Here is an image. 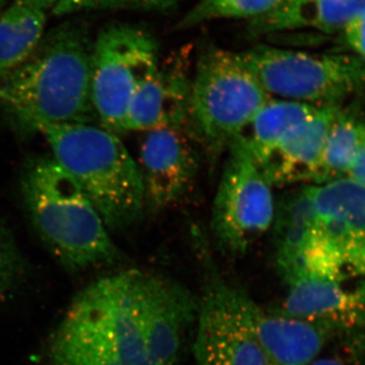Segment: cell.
I'll list each match as a JSON object with an SVG mask.
<instances>
[{"instance_id":"cell-22","label":"cell","mask_w":365,"mask_h":365,"mask_svg":"<svg viewBox=\"0 0 365 365\" xmlns=\"http://www.w3.org/2000/svg\"><path fill=\"white\" fill-rule=\"evenodd\" d=\"M287 0H200L179 23L189 29L205 21L220 19L261 18L279 9Z\"/></svg>"},{"instance_id":"cell-2","label":"cell","mask_w":365,"mask_h":365,"mask_svg":"<svg viewBox=\"0 0 365 365\" xmlns=\"http://www.w3.org/2000/svg\"><path fill=\"white\" fill-rule=\"evenodd\" d=\"M135 270L101 278L79 292L49 348V365H155L144 342Z\"/></svg>"},{"instance_id":"cell-26","label":"cell","mask_w":365,"mask_h":365,"mask_svg":"<svg viewBox=\"0 0 365 365\" xmlns=\"http://www.w3.org/2000/svg\"><path fill=\"white\" fill-rule=\"evenodd\" d=\"M365 188V141L347 177Z\"/></svg>"},{"instance_id":"cell-8","label":"cell","mask_w":365,"mask_h":365,"mask_svg":"<svg viewBox=\"0 0 365 365\" xmlns=\"http://www.w3.org/2000/svg\"><path fill=\"white\" fill-rule=\"evenodd\" d=\"M212 211L215 241L232 255H242L272 225V185L241 139L227 151Z\"/></svg>"},{"instance_id":"cell-25","label":"cell","mask_w":365,"mask_h":365,"mask_svg":"<svg viewBox=\"0 0 365 365\" xmlns=\"http://www.w3.org/2000/svg\"><path fill=\"white\" fill-rule=\"evenodd\" d=\"M341 35L351 54L365 61V11L353 18Z\"/></svg>"},{"instance_id":"cell-20","label":"cell","mask_w":365,"mask_h":365,"mask_svg":"<svg viewBox=\"0 0 365 365\" xmlns=\"http://www.w3.org/2000/svg\"><path fill=\"white\" fill-rule=\"evenodd\" d=\"M319 108L271 98L255 115L239 138L261 165L288 132L314 114Z\"/></svg>"},{"instance_id":"cell-5","label":"cell","mask_w":365,"mask_h":365,"mask_svg":"<svg viewBox=\"0 0 365 365\" xmlns=\"http://www.w3.org/2000/svg\"><path fill=\"white\" fill-rule=\"evenodd\" d=\"M270 98L239 53L209 47L192 76L190 131L211 158L217 157Z\"/></svg>"},{"instance_id":"cell-29","label":"cell","mask_w":365,"mask_h":365,"mask_svg":"<svg viewBox=\"0 0 365 365\" xmlns=\"http://www.w3.org/2000/svg\"><path fill=\"white\" fill-rule=\"evenodd\" d=\"M6 1L7 0H0V13H1L2 9L6 6Z\"/></svg>"},{"instance_id":"cell-13","label":"cell","mask_w":365,"mask_h":365,"mask_svg":"<svg viewBox=\"0 0 365 365\" xmlns=\"http://www.w3.org/2000/svg\"><path fill=\"white\" fill-rule=\"evenodd\" d=\"M230 295L237 313L275 365L311 364L331 341L340 337L319 324L280 312L269 314L232 285H230Z\"/></svg>"},{"instance_id":"cell-28","label":"cell","mask_w":365,"mask_h":365,"mask_svg":"<svg viewBox=\"0 0 365 365\" xmlns=\"http://www.w3.org/2000/svg\"><path fill=\"white\" fill-rule=\"evenodd\" d=\"M307 365H348L344 360L337 357H326V359H317L311 364Z\"/></svg>"},{"instance_id":"cell-17","label":"cell","mask_w":365,"mask_h":365,"mask_svg":"<svg viewBox=\"0 0 365 365\" xmlns=\"http://www.w3.org/2000/svg\"><path fill=\"white\" fill-rule=\"evenodd\" d=\"M276 264L287 284L299 280L317 237L313 185H299L275 201L272 225Z\"/></svg>"},{"instance_id":"cell-6","label":"cell","mask_w":365,"mask_h":365,"mask_svg":"<svg viewBox=\"0 0 365 365\" xmlns=\"http://www.w3.org/2000/svg\"><path fill=\"white\" fill-rule=\"evenodd\" d=\"M239 54L270 98L327 107L365 90V61L351 53L312 54L258 45Z\"/></svg>"},{"instance_id":"cell-16","label":"cell","mask_w":365,"mask_h":365,"mask_svg":"<svg viewBox=\"0 0 365 365\" xmlns=\"http://www.w3.org/2000/svg\"><path fill=\"white\" fill-rule=\"evenodd\" d=\"M341 106L319 107L281 139L261 169L272 186L313 185L327 134Z\"/></svg>"},{"instance_id":"cell-23","label":"cell","mask_w":365,"mask_h":365,"mask_svg":"<svg viewBox=\"0 0 365 365\" xmlns=\"http://www.w3.org/2000/svg\"><path fill=\"white\" fill-rule=\"evenodd\" d=\"M182 0H56L53 14L56 16L101 9H135V11H165L176 7Z\"/></svg>"},{"instance_id":"cell-15","label":"cell","mask_w":365,"mask_h":365,"mask_svg":"<svg viewBox=\"0 0 365 365\" xmlns=\"http://www.w3.org/2000/svg\"><path fill=\"white\" fill-rule=\"evenodd\" d=\"M288 285L280 313L326 327L341 338L365 333V280L353 287L317 278H304Z\"/></svg>"},{"instance_id":"cell-11","label":"cell","mask_w":365,"mask_h":365,"mask_svg":"<svg viewBox=\"0 0 365 365\" xmlns=\"http://www.w3.org/2000/svg\"><path fill=\"white\" fill-rule=\"evenodd\" d=\"M230 285L211 274L197 316V365H275L235 309Z\"/></svg>"},{"instance_id":"cell-9","label":"cell","mask_w":365,"mask_h":365,"mask_svg":"<svg viewBox=\"0 0 365 365\" xmlns=\"http://www.w3.org/2000/svg\"><path fill=\"white\" fill-rule=\"evenodd\" d=\"M317 247L346 277L365 280V188L349 178L313 185Z\"/></svg>"},{"instance_id":"cell-14","label":"cell","mask_w":365,"mask_h":365,"mask_svg":"<svg viewBox=\"0 0 365 365\" xmlns=\"http://www.w3.org/2000/svg\"><path fill=\"white\" fill-rule=\"evenodd\" d=\"M191 85L188 55L179 54L160 62L155 73L132 98L123 132L189 126Z\"/></svg>"},{"instance_id":"cell-4","label":"cell","mask_w":365,"mask_h":365,"mask_svg":"<svg viewBox=\"0 0 365 365\" xmlns=\"http://www.w3.org/2000/svg\"><path fill=\"white\" fill-rule=\"evenodd\" d=\"M53 158L91 199L108 230L138 220L145 193L138 163L114 132L88 123L42 127Z\"/></svg>"},{"instance_id":"cell-1","label":"cell","mask_w":365,"mask_h":365,"mask_svg":"<svg viewBox=\"0 0 365 365\" xmlns=\"http://www.w3.org/2000/svg\"><path fill=\"white\" fill-rule=\"evenodd\" d=\"M93 43L83 26L66 23L43 37L32 56L0 83V106L18 126L88 123Z\"/></svg>"},{"instance_id":"cell-19","label":"cell","mask_w":365,"mask_h":365,"mask_svg":"<svg viewBox=\"0 0 365 365\" xmlns=\"http://www.w3.org/2000/svg\"><path fill=\"white\" fill-rule=\"evenodd\" d=\"M46 11L14 1L0 13V78L26 61L43 39Z\"/></svg>"},{"instance_id":"cell-3","label":"cell","mask_w":365,"mask_h":365,"mask_svg":"<svg viewBox=\"0 0 365 365\" xmlns=\"http://www.w3.org/2000/svg\"><path fill=\"white\" fill-rule=\"evenodd\" d=\"M21 192L36 232L64 267L81 271L120 258L97 208L54 158L26 165Z\"/></svg>"},{"instance_id":"cell-7","label":"cell","mask_w":365,"mask_h":365,"mask_svg":"<svg viewBox=\"0 0 365 365\" xmlns=\"http://www.w3.org/2000/svg\"><path fill=\"white\" fill-rule=\"evenodd\" d=\"M157 41L143 29L112 25L91 46V97L104 128L123 132L132 98L160 64Z\"/></svg>"},{"instance_id":"cell-21","label":"cell","mask_w":365,"mask_h":365,"mask_svg":"<svg viewBox=\"0 0 365 365\" xmlns=\"http://www.w3.org/2000/svg\"><path fill=\"white\" fill-rule=\"evenodd\" d=\"M364 141L365 119L341 108L327 134L313 185L347 177Z\"/></svg>"},{"instance_id":"cell-24","label":"cell","mask_w":365,"mask_h":365,"mask_svg":"<svg viewBox=\"0 0 365 365\" xmlns=\"http://www.w3.org/2000/svg\"><path fill=\"white\" fill-rule=\"evenodd\" d=\"M25 262L13 235L0 220V295L13 292L25 276Z\"/></svg>"},{"instance_id":"cell-27","label":"cell","mask_w":365,"mask_h":365,"mask_svg":"<svg viewBox=\"0 0 365 365\" xmlns=\"http://www.w3.org/2000/svg\"><path fill=\"white\" fill-rule=\"evenodd\" d=\"M14 1L33 4V6H39L41 9H45V11L52 9L53 6L56 4V0H14Z\"/></svg>"},{"instance_id":"cell-12","label":"cell","mask_w":365,"mask_h":365,"mask_svg":"<svg viewBox=\"0 0 365 365\" xmlns=\"http://www.w3.org/2000/svg\"><path fill=\"white\" fill-rule=\"evenodd\" d=\"M196 143L189 126L146 131L138 167L145 205L148 203L153 211L170 208L193 188L199 170Z\"/></svg>"},{"instance_id":"cell-10","label":"cell","mask_w":365,"mask_h":365,"mask_svg":"<svg viewBox=\"0 0 365 365\" xmlns=\"http://www.w3.org/2000/svg\"><path fill=\"white\" fill-rule=\"evenodd\" d=\"M134 299L151 361L177 365L185 331L198 316L195 299L181 285L138 270L134 274Z\"/></svg>"},{"instance_id":"cell-18","label":"cell","mask_w":365,"mask_h":365,"mask_svg":"<svg viewBox=\"0 0 365 365\" xmlns=\"http://www.w3.org/2000/svg\"><path fill=\"white\" fill-rule=\"evenodd\" d=\"M364 11L365 0H287L272 13L250 21L249 33L262 36L304 29L341 33Z\"/></svg>"}]
</instances>
